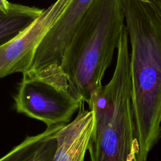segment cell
Segmentation results:
<instances>
[{
    "label": "cell",
    "instance_id": "6da1fadb",
    "mask_svg": "<svg viewBox=\"0 0 161 161\" xmlns=\"http://www.w3.org/2000/svg\"><path fill=\"white\" fill-rule=\"evenodd\" d=\"M121 1L131 44L134 161H147L161 136V2Z\"/></svg>",
    "mask_w": 161,
    "mask_h": 161
},
{
    "label": "cell",
    "instance_id": "7a4b0ae2",
    "mask_svg": "<svg viewBox=\"0 0 161 161\" xmlns=\"http://www.w3.org/2000/svg\"><path fill=\"white\" fill-rule=\"evenodd\" d=\"M124 21L121 0H94L70 38L60 67L70 92L84 103L103 86Z\"/></svg>",
    "mask_w": 161,
    "mask_h": 161
},
{
    "label": "cell",
    "instance_id": "3957f363",
    "mask_svg": "<svg viewBox=\"0 0 161 161\" xmlns=\"http://www.w3.org/2000/svg\"><path fill=\"white\" fill-rule=\"evenodd\" d=\"M128 35L123 25L111 80L87 103L94 113L88 146L91 161H128L135 155Z\"/></svg>",
    "mask_w": 161,
    "mask_h": 161
},
{
    "label": "cell",
    "instance_id": "277c9868",
    "mask_svg": "<svg viewBox=\"0 0 161 161\" xmlns=\"http://www.w3.org/2000/svg\"><path fill=\"white\" fill-rule=\"evenodd\" d=\"M14 101L18 113L40 120L47 126L67 125L84 104L68 89L26 73L23 74Z\"/></svg>",
    "mask_w": 161,
    "mask_h": 161
},
{
    "label": "cell",
    "instance_id": "5b68a950",
    "mask_svg": "<svg viewBox=\"0 0 161 161\" xmlns=\"http://www.w3.org/2000/svg\"><path fill=\"white\" fill-rule=\"evenodd\" d=\"M71 0H57L14 39L0 47V78L28 70L38 46Z\"/></svg>",
    "mask_w": 161,
    "mask_h": 161
},
{
    "label": "cell",
    "instance_id": "8992f818",
    "mask_svg": "<svg viewBox=\"0 0 161 161\" xmlns=\"http://www.w3.org/2000/svg\"><path fill=\"white\" fill-rule=\"evenodd\" d=\"M94 0H71L36 49L30 72L61 65L77 26Z\"/></svg>",
    "mask_w": 161,
    "mask_h": 161
},
{
    "label": "cell",
    "instance_id": "52a82bcc",
    "mask_svg": "<svg viewBox=\"0 0 161 161\" xmlns=\"http://www.w3.org/2000/svg\"><path fill=\"white\" fill-rule=\"evenodd\" d=\"M94 125V111L82 104L73 121L58 132L53 161H84Z\"/></svg>",
    "mask_w": 161,
    "mask_h": 161
},
{
    "label": "cell",
    "instance_id": "ba28073f",
    "mask_svg": "<svg viewBox=\"0 0 161 161\" xmlns=\"http://www.w3.org/2000/svg\"><path fill=\"white\" fill-rule=\"evenodd\" d=\"M65 125L47 126L41 133L27 136L0 161H53L57 147V133Z\"/></svg>",
    "mask_w": 161,
    "mask_h": 161
},
{
    "label": "cell",
    "instance_id": "9c48e42d",
    "mask_svg": "<svg viewBox=\"0 0 161 161\" xmlns=\"http://www.w3.org/2000/svg\"><path fill=\"white\" fill-rule=\"evenodd\" d=\"M43 9L11 3L8 12L0 9V47L8 43L29 26Z\"/></svg>",
    "mask_w": 161,
    "mask_h": 161
},
{
    "label": "cell",
    "instance_id": "30bf717a",
    "mask_svg": "<svg viewBox=\"0 0 161 161\" xmlns=\"http://www.w3.org/2000/svg\"><path fill=\"white\" fill-rule=\"evenodd\" d=\"M11 3L8 0H0V9L4 12H8L11 7Z\"/></svg>",
    "mask_w": 161,
    "mask_h": 161
},
{
    "label": "cell",
    "instance_id": "8fae6325",
    "mask_svg": "<svg viewBox=\"0 0 161 161\" xmlns=\"http://www.w3.org/2000/svg\"><path fill=\"white\" fill-rule=\"evenodd\" d=\"M159 1H160V2H161V0H159Z\"/></svg>",
    "mask_w": 161,
    "mask_h": 161
}]
</instances>
